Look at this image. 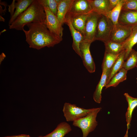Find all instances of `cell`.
Wrapping results in <instances>:
<instances>
[{"label":"cell","mask_w":137,"mask_h":137,"mask_svg":"<svg viewBox=\"0 0 137 137\" xmlns=\"http://www.w3.org/2000/svg\"><path fill=\"white\" fill-rule=\"evenodd\" d=\"M92 11L108 17L110 11L109 0H88Z\"/></svg>","instance_id":"obj_14"},{"label":"cell","mask_w":137,"mask_h":137,"mask_svg":"<svg viewBox=\"0 0 137 137\" xmlns=\"http://www.w3.org/2000/svg\"><path fill=\"white\" fill-rule=\"evenodd\" d=\"M44 7L48 8L55 15H57L58 3L56 0H38Z\"/></svg>","instance_id":"obj_27"},{"label":"cell","mask_w":137,"mask_h":137,"mask_svg":"<svg viewBox=\"0 0 137 137\" xmlns=\"http://www.w3.org/2000/svg\"><path fill=\"white\" fill-rule=\"evenodd\" d=\"M46 14L44 23L49 30L59 38L62 40L63 28L62 25L49 8L44 7Z\"/></svg>","instance_id":"obj_6"},{"label":"cell","mask_w":137,"mask_h":137,"mask_svg":"<svg viewBox=\"0 0 137 137\" xmlns=\"http://www.w3.org/2000/svg\"><path fill=\"white\" fill-rule=\"evenodd\" d=\"M101 107L95 108L85 116L73 122V125L80 128L82 133V137H87L90 133L93 131L97 125L96 118Z\"/></svg>","instance_id":"obj_3"},{"label":"cell","mask_w":137,"mask_h":137,"mask_svg":"<svg viewBox=\"0 0 137 137\" xmlns=\"http://www.w3.org/2000/svg\"><path fill=\"white\" fill-rule=\"evenodd\" d=\"M124 0H120L117 5L109 13L108 17L112 22L114 25L118 23L119 17L122 10Z\"/></svg>","instance_id":"obj_26"},{"label":"cell","mask_w":137,"mask_h":137,"mask_svg":"<svg viewBox=\"0 0 137 137\" xmlns=\"http://www.w3.org/2000/svg\"><path fill=\"white\" fill-rule=\"evenodd\" d=\"M111 72V69L102 72L101 78L97 84L93 96L94 101L100 103L101 100V92L103 87L107 84Z\"/></svg>","instance_id":"obj_15"},{"label":"cell","mask_w":137,"mask_h":137,"mask_svg":"<svg viewBox=\"0 0 137 137\" xmlns=\"http://www.w3.org/2000/svg\"><path fill=\"white\" fill-rule=\"evenodd\" d=\"M120 0H109V6L110 11L114 8L118 4Z\"/></svg>","instance_id":"obj_29"},{"label":"cell","mask_w":137,"mask_h":137,"mask_svg":"<svg viewBox=\"0 0 137 137\" xmlns=\"http://www.w3.org/2000/svg\"><path fill=\"white\" fill-rule=\"evenodd\" d=\"M95 108L86 109L78 107L75 104L65 102L63 111L66 120L67 122H74L86 116Z\"/></svg>","instance_id":"obj_5"},{"label":"cell","mask_w":137,"mask_h":137,"mask_svg":"<svg viewBox=\"0 0 137 137\" xmlns=\"http://www.w3.org/2000/svg\"><path fill=\"white\" fill-rule=\"evenodd\" d=\"M137 43V25L133 26L129 36L122 44L125 55V60L127 59L133 46Z\"/></svg>","instance_id":"obj_17"},{"label":"cell","mask_w":137,"mask_h":137,"mask_svg":"<svg viewBox=\"0 0 137 137\" xmlns=\"http://www.w3.org/2000/svg\"><path fill=\"white\" fill-rule=\"evenodd\" d=\"M65 23L69 27L73 38L72 47L75 53L81 58V55L79 48L81 42L84 40L83 35L75 29L73 26L69 18L66 16Z\"/></svg>","instance_id":"obj_10"},{"label":"cell","mask_w":137,"mask_h":137,"mask_svg":"<svg viewBox=\"0 0 137 137\" xmlns=\"http://www.w3.org/2000/svg\"><path fill=\"white\" fill-rule=\"evenodd\" d=\"M26 25L28 29L23 31L30 48L39 50L45 47H53L62 40L51 32L44 23H32Z\"/></svg>","instance_id":"obj_1"},{"label":"cell","mask_w":137,"mask_h":137,"mask_svg":"<svg viewBox=\"0 0 137 137\" xmlns=\"http://www.w3.org/2000/svg\"><path fill=\"white\" fill-rule=\"evenodd\" d=\"M127 71L123 68L115 75L105 86L106 89L111 87H115L121 82L126 80Z\"/></svg>","instance_id":"obj_22"},{"label":"cell","mask_w":137,"mask_h":137,"mask_svg":"<svg viewBox=\"0 0 137 137\" xmlns=\"http://www.w3.org/2000/svg\"><path fill=\"white\" fill-rule=\"evenodd\" d=\"M6 56L5 54L2 53L0 55V64H1L2 61L4 60V58L6 57Z\"/></svg>","instance_id":"obj_32"},{"label":"cell","mask_w":137,"mask_h":137,"mask_svg":"<svg viewBox=\"0 0 137 137\" xmlns=\"http://www.w3.org/2000/svg\"><path fill=\"white\" fill-rule=\"evenodd\" d=\"M91 42L83 40L80 43L79 48L83 64L90 73L95 72V65L91 55L90 46Z\"/></svg>","instance_id":"obj_7"},{"label":"cell","mask_w":137,"mask_h":137,"mask_svg":"<svg viewBox=\"0 0 137 137\" xmlns=\"http://www.w3.org/2000/svg\"><path fill=\"white\" fill-rule=\"evenodd\" d=\"M6 137H31L29 135L26 134H21L18 135L6 136Z\"/></svg>","instance_id":"obj_31"},{"label":"cell","mask_w":137,"mask_h":137,"mask_svg":"<svg viewBox=\"0 0 137 137\" xmlns=\"http://www.w3.org/2000/svg\"><path fill=\"white\" fill-rule=\"evenodd\" d=\"M46 14L44 7L38 0L34 1L10 25V29L23 30L27 24L32 23H44Z\"/></svg>","instance_id":"obj_2"},{"label":"cell","mask_w":137,"mask_h":137,"mask_svg":"<svg viewBox=\"0 0 137 137\" xmlns=\"http://www.w3.org/2000/svg\"><path fill=\"white\" fill-rule=\"evenodd\" d=\"M137 64V51L132 49L126 61H124L123 67L127 71L136 67Z\"/></svg>","instance_id":"obj_25"},{"label":"cell","mask_w":137,"mask_h":137,"mask_svg":"<svg viewBox=\"0 0 137 137\" xmlns=\"http://www.w3.org/2000/svg\"></svg>","instance_id":"obj_37"},{"label":"cell","mask_w":137,"mask_h":137,"mask_svg":"<svg viewBox=\"0 0 137 137\" xmlns=\"http://www.w3.org/2000/svg\"><path fill=\"white\" fill-rule=\"evenodd\" d=\"M88 14H75L67 13L66 16L70 19L74 28L83 35Z\"/></svg>","instance_id":"obj_12"},{"label":"cell","mask_w":137,"mask_h":137,"mask_svg":"<svg viewBox=\"0 0 137 137\" xmlns=\"http://www.w3.org/2000/svg\"><path fill=\"white\" fill-rule=\"evenodd\" d=\"M15 3V11L11 17L9 22L10 25L21 14L25 11L30 5L34 0H18Z\"/></svg>","instance_id":"obj_18"},{"label":"cell","mask_w":137,"mask_h":137,"mask_svg":"<svg viewBox=\"0 0 137 137\" xmlns=\"http://www.w3.org/2000/svg\"><path fill=\"white\" fill-rule=\"evenodd\" d=\"M124 95L128 104L127 110L126 113L125 117L127 123V129H129L130 128L132 112L134 108L137 106V98L131 97L127 93H125Z\"/></svg>","instance_id":"obj_20"},{"label":"cell","mask_w":137,"mask_h":137,"mask_svg":"<svg viewBox=\"0 0 137 137\" xmlns=\"http://www.w3.org/2000/svg\"><path fill=\"white\" fill-rule=\"evenodd\" d=\"M128 129H127L126 132L124 137H128Z\"/></svg>","instance_id":"obj_33"},{"label":"cell","mask_w":137,"mask_h":137,"mask_svg":"<svg viewBox=\"0 0 137 137\" xmlns=\"http://www.w3.org/2000/svg\"><path fill=\"white\" fill-rule=\"evenodd\" d=\"M92 12L88 0H74L68 13L75 14H88Z\"/></svg>","instance_id":"obj_11"},{"label":"cell","mask_w":137,"mask_h":137,"mask_svg":"<svg viewBox=\"0 0 137 137\" xmlns=\"http://www.w3.org/2000/svg\"><path fill=\"white\" fill-rule=\"evenodd\" d=\"M99 15L92 11L89 13L86 21L83 36L84 40L91 42L94 41V37Z\"/></svg>","instance_id":"obj_9"},{"label":"cell","mask_w":137,"mask_h":137,"mask_svg":"<svg viewBox=\"0 0 137 137\" xmlns=\"http://www.w3.org/2000/svg\"><path fill=\"white\" fill-rule=\"evenodd\" d=\"M121 10L137 12V0H124Z\"/></svg>","instance_id":"obj_28"},{"label":"cell","mask_w":137,"mask_h":137,"mask_svg":"<svg viewBox=\"0 0 137 137\" xmlns=\"http://www.w3.org/2000/svg\"><path fill=\"white\" fill-rule=\"evenodd\" d=\"M133 26L124 25L118 23L114 25L110 36V40L122 43L131 33Z\"/></svg>","instance_id":"obj_8"},{"label":"cell","mask_w":137,"mask_h":137,"mask_svg":"<svg viewBox=\"0 0 137 137\" xmlns=\"http://www.w3.org/2000/svg\"><path fill=\"white\" fill-rule=\"evenodd\" d=\"M114 25L108 17L99 15L97 21L94 41L98 40L104 43L110 40L111 32Z\"/></svg>","instance_id":"obj_4"},{"label":"cell","mask_w":137,"mask_h":137,"mask_svg":"<svg viewBox=\"0 0 137 137\" xmlns=\"http://www.w3.org/2000/svg\"><path fill=\"white\" fill-rule=\"evenodd\" d=\"M71 130L70 125L63 122L59 124L53 131L43 137H64Z\"/></svg>","instance_id":"obj_19"},{"label":"cell","mask_w":137,"mask_h":137,"mask_svg":"<svg viewBox=\"0 0 137 137\" xmlns=\"http://www.w3.org/2000/svg\"><path fill=\"white\" fill-rule=\"evenodd\" d=\"M136 67H137V64H136ZM136 79H137V78H136Z\"/></svg>","instance_id":"obj_35"},{"label":"cell","mask_w":137,"mask_h":137,"mask_svg":"<svg viewBox=\"0 0 137 137\" xmlns=\"http://www.w3.org/2000/svg\"><path fill=\"white\" fill-rule=\"evenodd\" d=\"M118 23L126 26L137 25V12L121 10Z\"/></svg>","instance_id":"obj_16"},{"label":"cell","mask_w":137,"mask_h":137,"mask_svg":"<svg viewBox=\"0 0 137 137\" xmlns=\"http://www.w3.org/2000/svg\"><path fill=\"white\" fill-rule=\"evenodd\" d=\"M58 3L56 16L62 25L65 23L66 16L74 0H56Z\"/></svg>","instance_id":"obj_13"},{"label":"cell","mask_w":137,"mask_h":137,"mask_svg":"<svg viewBox=\"0 0 137 137\" xmlns=\"http://www.w3.org/2000/svg\"><path fill=\"white\" fill-rule=\"evenodd\" d=\"M125 51L124 50L118 55L111 69L110 74L107 84L113 76L123 68V65L125 60Z\"/></svg>","instance_id":"obj_21"},{"label":"cell","mask_w":137,"mask_h":137,"mask_svg":"<svg viewBox=\"0 0 137 137\" xmlns=\"http://www.w3.org/2000/svg\"><path fill=\"white\" fill-rule=\"evenodd\" d=\"M15 0H13L12 4L9 6V11L10 12L11 14V17L13 14L14 12H13L15 8Z\"/></svg>","instance_id":"obj_30"},{"label":"cell","mask_w":137,"mask_h":137,"mask_svg":"<svg viewBox=\"0 0 137 137\" xmlns=\"http://www.w3.org/2000/svg\"><path fill=\"white\" fill-rule=\"evenodd\" d=\"M119 54L115 55L105 52L101 65L102 72L111 69Z\"/></svg>","instance_id":"obj_24"},{"label":"cell","mask_w":137,"mask_h":137,"mask_svg":"<svg viewBox=\"0 0 137 137\" xmlns=\"http://www.w3.org/2000/svg\"><path fill=\"white\" fill-rule=\"evenodd\" d=\"M38 137H43V136H40Z\"/></svg>","instance_id":"obj_34"},{"label":"cell","mask_w":137,"mask_h":137,"mask_svg":"<svg viewBox=\"0 0 137 137\" xmlns=\"http://www.w3.org/2000/svg\"><path fill=\"white\" fill-rule=\"evenodd\" d=\"M6 137L5 136V137Z\"/></svg>","instance_id":"obj_36"},{"label":"cell","mask_w":137,"mask_h":137,"mask_svg":"<svg viewBox=\"0 0 137 137\" xmlns=\"http://www.w3.org/2000/svg\"><path fill=\"white\" fill-rule=\"evenodd\" d=\"M105 52L115 55L119 54L124 50L122 43L114 42L110 40L104 43Z\"/></svg>","instance_id":"obj_23"}]
</instances>
